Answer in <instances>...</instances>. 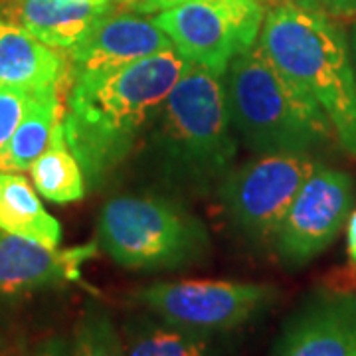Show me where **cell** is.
Wrapping results in <instances>:
<instances>
[{
    "mask_svg": "<svg viewBox=\"0 0 356 356\" xmlns=\"http://www.w3.org/2000/svg\"><path fill=\"white\" fill-rule=\"evenodd\" d=\"M191 65L170 48L115 70L72 77L62 127L89 188H99L133 154Z\"/></svg>",
    "mask_w": 356,
    "mask_h": 356,
    "instance_id": "cell-1",
    "label": "cell"
},
{
    "mask_svg": "<svg viewBox=\"0 0 356 356\" xmlns=\"http://www.w3.org/2000/svg\"><path fill=\"white\" fill-rule=\"evenodd\" d=\"M238 145L224 77L191 65L147 129L139 163L172 198H198L228 177Z\"/></svg>",
    "mask_w": 356,
    "mask_h": 356,
    "instance_id": "cell-2",
    "label": "cell"
},
{
    "mask_svg": "<svg viewBox=\"0 0 356 356\" xmlns=\"http://www.w3.org/2000/svg\"><path fill=\"white\" fill-rule=\"evenodd\" d=\"M257 42L321 105L341 147L356 159V74L341 26L285 2L266 14Z\"/></svg>",
    "mask_w": 356,
    "mask_h": 356,
    "instance_id": "cell-3",
    "label": "cell"
},
{
    "mask_svg": "<svg viewBox=\"0 0 356 356\" xmlns=\"http://www.w3.org/2000/svg\"><path fill=\"white\" fill-rule=\"evenodd\" d=\"M224 83L234 131L252 153H311L334 137L321 105L259 42L228 65Z\"/></svg>",
    "mask_w": 356,
    "mask_h": 356,
    "instance_id": "cell-4",
    "label": "cell"
},
{
    "mask_svg": "<svg viewBox=\"0 0 356 356\" xmlns=\"http://www.w3.org/2000/svg\"><path fill=\"white\" fill-rule=\"evenodd\" d=\"M97 243L117 266L166 271L200 266L212 240L200 218L170 196H115L103 204Z\"/></svg>",
    "mask_w": 356,
    "mask_h": 356,
    "instance_id": "cell-5",
    "label": "cell"
},
{
    "mask_svg": "<svg viewBox=\"0 0 356 356\" xmlns=\"http://www.w3.org/2000/svg\"><path fill=\"white\" fill-rule=\"evenodd\" d=\"M192 65L222 76L254 46L266 20L259 0H188L153 18Z\"/></svg>",
    "mask_w": 356,
    "mask_h": 356,
    "instance_id": "cell-6",
    "label": "cell"
},
{
    "mask_svg": "<svg viewBox=\"0 0 356 356\" xmlns=\"http://www.w3.org/2000/svg\"><path fill=\"white\" fill-rule=\"evenodd\" d=\"M318 163L309 153L261 154L232 168L218 198L236 232L252 242H273L297 192Z\"/></svg>",
    "mask_w": 356,
    "mask_h": 356,
    "instance_id": "cell-7",
    "label": "cell"
},
{
    "mask_svg": "<svg viewBox=\"0 0 356 356\" xmlns=\"http://www.w3.org/2000/svg\"><path fill=\"white\" fill-rule=\"evenodd\" d=\"M280 297L277 287L240 281H161L135 293L143 309L168 323L228 332L261 317Z\"/></svg>",
    "mask_w": 356,
    "mask_h": 356,
    "instance_id": "cell-8",
    "label": "cell"
},
{
    "mask_svg": "<svg viewBox=\"0 0 356 356\" xmlns=\"http://www.w3.org/2000/svg\"><path fill=\"white\" fill-rule=\"evenodd\" d=\"M355 198L350 175L317 166L297 192L273 240L281 264L303 267L323 254L350 216Z\"/></svg>",
    "mask_w": 356,
    "mask_h": 356,
    "instance_id": "cell-9",
    "label": "cell"
},
{
    "mask_svg": "<svg viewBox=\"0 0 356 356\" xmlns=\"http://www.w3.org/2000/svg\"><path fill=\"white\" fill-rule=\"evenodd\" d=\"M269 356H356V293H318L285 321Z\"/></svg>",
    "mask_w": 356,
    "mask_h": 356,
    "instance_id": "cell-10",
    "label": "cell"
},
{
    "mask_svg": "<svg viewBox=\"0 0 356 356\" xmlns=\"http://www.w3.org/2000/svg\"><path fill=\"white\" fill-rule=\"evenodd\" d=\"M175 48L153 18L137 13H107L67 51L72 77L107 72Z\"/></svg>",
    "mask_w": 356,
    "mask_h": 356,
    "instance_id": "cell-11",
    "label": "cell"
},
{
    "mask_svg": "<svg viewBox=\"0 0 356 356\" xmlns=\"http://www.w3.org/2000/svg\"><path fill=\"white\" fill-rule=\"evenodd\" d=\"M93 252L95 245L60 252L0 229V307L16 305L77 280L79 266Z\"/></svg>",
    "mask_w": 356,
    "mask_h": 356,
    "instance_id": "cell-12",
    "label": "cell"
},
{
    "mask_svg": "<svg viewBox=\"0 0 356 356\" xmlns=\"http://www.w3.org/2000/svg\"><path fill=\"white\" fill-rule=\"evenodd\" d=\"M113 8L115 0H0V18L24 26L51 48L70 50Z\"/></svg>",
    "mask_w": 356,
    "mask_h": 356,
    "instance_id": "cell-13",
    "label": "cell"
},
{
    "mask_svg": "<svg viewBox=\"0 0 356 356\" xmlns=\"http://www.w3.org/2000/svg\"><path fill=\"white\" fill-rule=\"evenodd\" d=\"M72 83L67 54L51 48L24 26L0 18V86L44 89Z\"/></svg>",
    "mask_w": 356,
    "mask_h": 356,
    "instance_id": "cell-14",
    "label": "cell"
},
{
    "mask_svg": "<svg viewBox=\"0 0 356 356\" xmlns=\"http://www.w3.org/2000/svg\"><path fill=\"white\" fill-rule=\"evenodd\" d=\"M220 334L180 327L147 309L131 315L121 329L127 356H226Z\"/></svg>",
    "mask_w": 356,
    "mask_h": 356,
    "instance_id": "cell-15",
    "label": "cell"
},
{
    "mask_svg": "<svg viewBox=\"0 0 356 356\" xmlns=\"http://www.w3.org/2000/svg\"><path fill=\"white\" fill-rule=\"evenodd\" d=\"M0 229L56 250L62 226L46 212L38 194L20 172H0Z\"/></svg>",
    "mask_w": 356,
    "mask_h": 356,
    "instance_id": "cell-16",
    "label": "cell"
},
{
    "mask_svg": "<svg viewBox=\"0 0 356 356\" xmlns=\"http://www.w3.org/2000/svg\"><path fill=\"white\" fill-rule=\"evenodd\" d=\"M64 115L60 88L40 89L28 113L16 127L6 147L0 151V172L30 170L40 154L48 149L56 123Z\"/></svg>",
    "mask_w": 356,
    "mask_h": 356,
    "instance_id": "cell-17",
    "label": "cell"
},
{
    "mask_svg": "<svg viewBox=\"0 0 356 356\" xmlns=\"http://www.w3.org/2000/svg\"><path fill=\"white\" fill-rule=\"evenodd\" d=\"M30 172L36 191L50 202H76L86 196L88 182L81 165L65 143L62 119L54 127L48 149L36 159Z\"/></svg>",
    "mask_w": 356,
    "mask_h": 356,
    "instance_id": "cell-18",
    "label": "cell"
},
{
    "mask_svg": "<svg viewBox=\"0 0 356 356\" xmlns=\"http://www.w3.org/2000/svg\"><path fill=\"white\" fill-rule=\"evenodd\" d=\"M72 356H127L121 331L99 303H88L77 321Z\"/></svg>",
    "mask_w": 356,
    "mask_h": 356,
    "instance_id": "cell-19",
    "label": "cell"
},
{
    "mask_svg": "<svg viewBox=\"0 0 356 356\" xmlns=\"http://www.w3.org/2000/svg\"><path fill=\"white\" fill-rule=\"evenodd\" d=\"M46 89V88H44ZM40 89L4 88L0 86V151L6 147L16 127L28 113Z\"/></svg>",
    "mask_w": 356,
    "mask_h": 356,
    "instance_id": "cell-20",
    "label": "cell"
},
{
    "mask_svg": "<svg viewBox=\"0 0 356 356\" xmlns=\"http://www.w3.org/2000/svg\"><path fill=\"white\" fill-rule=\"evenodd\" d=\"M299 6L325 14L329 18H355L356 0H295Z\"/></svg>",
    "mask_w": 356,
    "mask_h": 356,
    "instance_id": "cell-21",
    "label": "cell"
},
{
    "mask_svg": "<svg viewBox=\"0 0 356 356\" xmlns=\"http://www.w3.org/2000/svg\"><path fill=\"white\" fill-rule=\"evenodd\" d=\"M115 2L125 6L129 13L159 14L165 13L168 8H175L182 2H188V0H115Z\"/></svg>",
    "mask_w": 356,
    "mask_h": 356,
    "instance_id": "cell-22",
    "label": "cell"
},
{
    "mask_svg": "<svg viewBox=\"0 0 356 356\" xmlns=\"http://www.w3.org/2000/svg\"><path fill=\"white\" fill-rule=\"evenodd\" d=\"M24 356H72V343L65 337H50Z\"/></svg>",
    "mask_w": 356,
    "mask_h": 356,
    "instance_id": "cell-23",
    "label": "cell"
},
{
    "mask_svg": "<svg viewBox=\"0 0 356 356\" xmlns=\"http://www.w3.org/2000/svg\"><path fill=\"white\" fill-rule=\"evenodd\" d=\"M346 252L350 261L356 264V210L350 214L348 226H346Z\"/></svg>",
    "mask_w": 356,
    "mask_h": 356,
    "instance_id": "cell-24",
    "label": "cell"
},
{
    "mask_svg": "<svg viewBox=\"0 0 356 356\" xmlns=\"http://www.w3.org/2000/svg\"><path fill=\"white\" fill-rule=\"evenodd\" d=\"M350 58H353V65H355L356 74V24L353 26V32H350Z\"/></svg>",
    "mask_w": 356,
    "mask_h": 356,
    "instance_id": "cell-25",
    "label": "cell"
},
{
    "mask_svg": "<svg viewBox=\"0 0 356 356\" xmlns=\"http://www.w3.org/2000/svg\"><path fill=\"white\" fill-rule=\"evenodd\" d=\"M88 2H111V0H88Z\"/></svg>",
    "mask_w": 356,
    "mask_h": 356,
    "instance_id": "cell-26",
    "label": "cell"
},
{
    "mask_svg": "<svg viewBox=\"0 0 356 356\" xmlns=\"http://www.w3.org/2000/svg\"><path fill=\"white\" fill-rule=\"evenodd\" d=\"M0 348H2V341H0Z\"/></svg>",
    "mask_w": 356,
    "mask_h": 356,
    "instance_id": "cell-27",
    "label": "cell"
}]
</instances>
